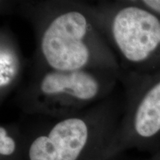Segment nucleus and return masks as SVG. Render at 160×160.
<instances>
[{"label": "nucleus", "instance_id": "nucleus-2", "mask_svg": "<svg viewBox=\"0 0 160 160\" xmlns=\"http://www.w3.org/2000/svg\"><path fill=\"white\" fill-rule=\"evenodd\" d=\"M113 95L62 118L40 117L22 128L23 160H108L124 112Z\"/></svg>", "mask_w": 160, "mask_h": 160}, {"label": "nucleus", "instance_id": "nucleus-5", "mask_svg": "<svg viewBox=\"0 0 160 160\" xmlns=\"http://www.w3.org/2000/svg\"><path fill=\"white\" fill-rule=\"evenodd\" d=\"M124 112L108 154L114 160L130 148L151 145L160 136V70L145 74L120 71Z\"/></svg>", "mask_w": 160, "mask_h": 160}, {"label": "nucleus", "instance_id": "nucleus-1", "mask_svg": "<svg viewBox=\"0 0 160 160\" xmlns=\"http://www.w3.org/2000/svg\"><path fill=\"white\" fill-rule=\"evenodd\" d=\"M13 5L34 33L32 69L120 72L119 61L92 17L88 2L22 0Z\"/></svg>", "mask_w": 160, "mask_h": 160}, {"label": "nucleus", "instance_id": "nucleus-4", "mask_svg": "<svg viewBox=\"0 0 160 160\" xmlns=\"http://www.w3.org/2000/svg\"><path fill=\"white\" fill-rule=\"evenodd\" d=\"M89 8L120 71L145 74L160 70L159 15L137 1H99Z\"/></svg>", "mask_w": 160, "mask_h": 160}, {"label": "nucleus", "instance_id": "nucleus-8", "mask_svg": "<svg viewBox=\"0 0 160 160\" xmlns=\"http://www.w3.org/2000/svg\"><path fill=\"white\" fill-rule=\"evenodd\" d=\"M137 2L146 8L160 16V0H142Z\"/></svg>", "mask_w": 160, "mask_h": 160}, {"label": "nucleus", "instance_id": "nucleus-6", "mask_svg": "<svg viewBox=\"0 0 160 160\" xmlns=\"http://www.w3.org/2000/svg\"><path fill=\"white\" fill-rule=\"evenodd\" d=\"M25 59L13 32L8 26L0 28V102L16 93L23 82Z\"/></svg>", "mask_w": 160, "mask_h": 160}, {"label": "nucleus", "instance_id": "nucleus-7", "mask_svg": "<svg viewBox=\"0 0 160 160\" xmlns=\"http://www.w3.org/2000/svg\"><path fill=\"white\" fill-rule=\"evenodd\" d=\"M24 134L19 124L0 125V160H23Z\"/></svg>", "mask_w": 160, "mask_h": 160}, {"label": "nucleus", "instance_id": "nucleus-9", "mask_svg": "<svg viewBox=\"0 0 160 160\" xmlns=\"http://www.w3.org/2000/svg\"><path fill=\"white\" fill-rule=\"evenodd\" d=\"M153 160H160V153H159V155H158V156H157V157H156V158H155V159H153Z\"/></svg>", "mask_w": 160, "mask_h": 160}, {"label": "nucleus", "instance_id": "nucleus-3", "mask_svg": "<svg viewBox=\"0 0 160 160\" xmlns=\"http://www.w3.org/2000/svg\"><path fill=\"white\" fill-rule=\"evenodd\" d=\"M120 72L111 70H33L16 91L23 113L57 119L88 108L113 93Z\"/></svg>", "mask_w": 160, "mask_h": 160}]
</instances>
